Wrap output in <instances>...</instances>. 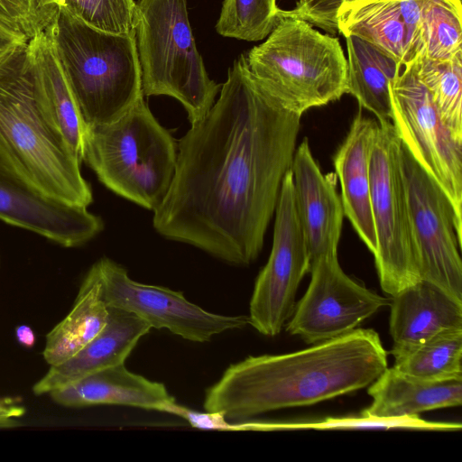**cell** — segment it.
Here are the masks:
<instances>
[{"label": "cell", "instance_id": "obj_11", "mask_svg": "<svg viewBox=\"0 0 462 462\" xmlns=\"http://www.w3.org/2000/svg\"><path fill=\"white\" fill-rule=\"evenodd\" d=\"M93 266L106 306L130 311L152 328L167 329L183 339L205 343L217 335L249 325L248 316L213 313L188 300L180 291L134 281L110 258L103 257Z\"/></svg>", "mask_w": 462, "mask_h": 462}, {"label": "cell", "instance_id": "obj_23", "mask_svg": "<svg viewBox=\"0 0 462 462\" xmlns=\"http://www.w3.org/2000/svg\"><path fill=\"white\" fill-rule=\"evenodd\" d=\"M347 47V93L359 106L371 112L378 123L391 122L390 88L402 63L370 42L346 36Z\"/></svg>", "mask_w": 462, "mask_h": 462}, {"label": "cell", "instance_id": "obj_12", "mask_svg": "<svg viewBox=\"0 0 462 462\" xmlns=\"http://www.w3.org/2000/svg\"><path fill=\"white\" fill-rule=\"evenodd\" d=\"M274 215L271 253L255 280L248 315L249 325L267 337L280 334L291 317L299 285L310 270L290 171L282 181Z\"/></svg>", "mask_w": 462, "mask_h": 462}, {"label": "cell", "instance_id": "obj_8", "mask_svg": "<svg viewBox=\"0 0 462 462\" xmlns=\"http://www.w3.org/2000/svg\"><path fill=\"white\" fill-rule=\"evenodd\" d=\"M401 141L391 122L378 123L371 151V206L381 288L393 296L420 281L400 161Z\"/></svg>", "mask_w": 462, "mask_h": 462}, {"label": "cell", "instance_id": "obj_25", "mask_svg": "<svg viewBox=\"0 0 462 462\" xmlns=\"http://www.w3.org/2000/svg\"><path fill=\"white\" fill-rule=\"evenodd\" d=\"M393 356L394 368L418 379H462V328L440 332Z\"/></svg>", "mask_w": 462, "mask_h": 462}, {"label": "cell", "instance_id": "obj_33", "mask_svg": "<svg viewBox=\"0 0 462 462\" xmlns=\"http://www.w3.org/2000/svg\"><path fill=\"white\" fill-rule=\"evenodd\" d=\"M28 38L0 22V60L28 42Z\"/></svg>", "mask_w": 462, "mask_h": 462}, {"label": "cell", "instance_id": "obj_37", "mask_svg": "<svg viewBox=\"0 0 462 462\" xmlns=\"http://www.w3.org/2000/svg\"><path fill=\"white\" fill-rule=\"evenodd\" d=\"M353 1H356V0H341V4H342L343 2H353Z\"/></svg>", "mask_w": 462, "mask_h": 462}, {"label": "cell", "instance_id": "obj_17", "mask_svg": "<svg viewBox=\"0 0 462 462\" xmlns=\"http://www.w3.org/2000/svg\"><path fill=\"white\" fill-rule=\"evenodd\" d=\"M420 17V0H356L337 11L338 32L356 36L402 64L413 60Z\"/></svg>", "mask_w": 462, "mask_h": 462}, {"label": "cell", "instance_id": "obj_16", "mask_svg": "<svg viewBox=\"0 0 462 462\" xmlns=\"http://www.w3.org/2000/svg\"><path fill=\"white\" fill-rule=\"evenodd\" d=\"M37 107L51 129L82 162L88 128L69 84L48 25L27 42Z\"/></svg>", "mask_w": 462, "mask_h": 462}, {"label": "cell", "instance_id": "obj_28", "mask_svg": "<svg viewBox=\"0 0 462 462\" xmlns=\"http://www.w3.org/2000/svg\"><path fill=\"white\" fill-rule=\"evenodd\" d=\"M279 10L276 0H224L216 30L225 37L261 41L275 26Z\"/></svg>", "mask_w": 462, "mask_h": 462}, {"label": "cell", "instance_id": "obj_10", "mask_svg": "<svg viewBox=\"0 0 462 462\" xmlns=\"http://www.w3.org/2000/svg\"><path fill=\"white\" fill-rule=\"evenodd\" d=\"M392 118L402 144L448 198L462 221V141L442 121L410 63L390 88Z\"/></svg>", "mask_w": 462, "mask_h": 462}, {"label": "cell", "instance_id": "obj_9", "mask_svg": "<svg viewBox=\"0 0 462 462\" xmlns=\"http://www.w3.org/2000/svg\"><path fill=\"white\" fill-rule=\"evenodd\" d=\"M400 161L420 280L462 303V221L445 192L402 143Z\"/></svg>", "mask_w": 462, "mask_h": 462}, {"label": "cell", "instance_id": "obj_31", "mask_svg": "<svg viewBox=\"0 0 462 462\" xmlns=\"http://www.w3.org/2000/svg\"><path fill=\"white\" fill-rule=\"evenodd\" d=\"M55 11L46 7L43 0H0V22L28 40L50 23Z\"/></svg>", "mask_w": 462, "mask_h": 462}, {"label": "cell", "instance_id": "obj_21", "mask_svg": "<svg viewBox=\"0 0 462 462\" xmlns=\"http://www.w3.org/2000/svg\"><path fill=\"white\" fill-rule=\"evenodd\" d=\"M390 306L392 356L445 330L462 328V303L423 280L392 296Z\"/></svg>", "mask_w": 462, "mask_h": 462}, {"label": "cell", "instance_id": "obj_20", "mask_svg": "<svg viewBox=\"0 0 462 462\" xmlns=\"http://www.w3.org/2000/svg\"><path fill=\"white\" fill-rule=\"evenodd\" d=\"M49 394L56 403L72 408L122 405L171 413L177 403L163 383L129 371L125 364L88 375Z\"/></svg>", "mask_w": 462, "mask_h": 462}, {"label": "cell", "instance_id": "obj_13", "mask_svg": "<svg viewBox=\"0 0 462 462\" xmlns=\"http://www.w3.org/2000/svg\"><path fill=\"white\" fill-rule=\"evenodd\" d=\"M310 282L286 323V331L306 344L327 341L356 329L391 300L358 283L342 270L337 255L310 268Z\"/></svg>", "mask_w": 462, "mask_h": 462}, {"label": "cell", "instance_id": "obj_24", "mask_svg": "<svg viewBox=\"0 0 462 462\" xmlns=\"http://www.w3.org/2000/svg\"><path fill=\"white\" fill-rule=\"evenodd\" d=\"M107 317L108 307L92 265L81 282L72 309L46 335L42 351L46 363L50 366L59 365L74 356L102 330Z\"/></svg>", "mask_w": 462, "mask_h": 462}, {"label": "cell", "instance_id": "obj_34", "mask_svg": "<svg viewBox=\"0 0 462 462\" xmlns=\"http://www.w3.org/2000/svg\"><path fill=\"white\" fill-rule=\"evenodd\" d=\"M15 337L18 343L26 348H31L35 344V334L27 325L18 326L15 329Z\"/></svg>", "mask_w": 462, "mask_h": 462}, {"label": "cell", "instance_id": "obj_14", "mask_svg": "<svg viewBox=\"0 0 462 462\" xmlns=\"http://www.w3.org/2000/svg\"><path fill=\"white\" fill-rule=\"evenodd\" d=\"M0 220L64 247L81 245L104 228L101 217L88 208L64 203L39 192L1 158Z\"/></svg>", "mask_w": 462, "mask_h": 462}, {"label": "cell", "instance_id": "obj_7", "mask_svg": "<svg viewBox=\"0 0 462 462\" xmlns=\"http://www.w3.org/2000/svg\"><path fill=\"white\" fill-rule=\"evenodd\" d=\"M134 32L143 96H169L190 125L211 108L221 85L212 80L197 49L187 0H138Z\"/></svg>", "mask_w": 462, "mask_h": 462}, {"label": "cell", "instance_id": "obj_18", "mask_svg": "<svg viewBox=\"0 0 462 462\" xmlns=\"http://www.w3.org/2000/svg\"><path fill=\"white\" fill-rule=\"evenodd\" d=\"M151 329L135 314L108 307L107 320L102 330L74 356L51 365L32 386L33 393H50L97 372L125 364L139 340Z\"/></svg>", "mask_w": 462, "mask_h": 462}, {"label": "cell", "instance_id": "obj_2", "mask_svg": "<svg viewBox=\"0 0 462 462\" xmlns=\"http://www.w3.org/2000/svg\"><path fill=\"white\" fill-rule=\"evenodd\" d=\"M387 367L378 333L356 328L303 350L251 356L229 365L207 389L203 408L226 420H246L361 390Z\"/></svg>", "mask_w": 462, "mask_h": 462}, {"label": "cell", "instance_id": "obj_32", "mask_svg": "<svg viewBox=\"0 0 462 462\" xmlns=\"http://www.w3.org/2000/svg\"><path fill=\"white\" fill-rule=\"evenodd\" d=\"M25 411L20 399L0 396V428L17 427Z\"/></svg>", "mask_w": 462, "mask_h": 462}, {"label": "cell", "instance_id": "obj_1", "mask_svg": "<svg viewBox=\"0 0 462 462\" xmlns=\"http://www.w3.org/2000/svg\"><path fill=\"white\" fill-rule=\"evenodd\" d=\"M301 116L236 59L208 112L177 142L175 173L152 225L229 264L260 254L297 147Z\"/></svg>", "mask_w": 462, "mask_h": 462}, {"label": "cell", "instance_id": "obj_3", "mask_svg": "<svg viewBox=\"0 0 462 462\" xmlns=\"http://www.w3.org/2000/svg\"><path fill=\"white\" fill-rule=\"evenodd\" d=\"M0 158L49 198L86 208L93 201L81 162L37 107L27 43L0 60Z\"/></svg>", "mask_w": 462, "mask_h": 462}, {"label": "cell", "instance_id": "obj_4", "mask_svg": "<svg viewBox=\"0 0 462 462\" xmlns=\"http://www.w3.org/2000/svg\"><path fill=\"white\" fill-rule=\"evenodd\" d=\"M48 27L87 125L111 123L143 98L134 31L95 29L61 6Z\"/></svg>", "mask_w": 462, "mask_h": 462}, {"label": "cell", "instance_id": "obj_22", "mask_svg": "<svg viewBox=\"0 0 462 462\" xmlns=\"http://www.w3.org/2000/svg\"><path fill=\"white\" fill-rule=\"evenodd\" d=\"M371 405L363 416L399 418L424 411L457 407L462 403V379L426 381L386 368L370 385Z\"/></svg>", "mask_w": 462, "mask_h": 462}, {"label": "cell", "instance_id": "obj_5", "mask_svg": "<svg viewBox=\"0 0 462 462\" xmlns=\"http://www.w3.org/2000/svg\"><path fill=\"white\" fill-rule=\"evenodd\" d=\"M82 161L111 191L154 210L175 173L177 142L142 98L118 119L88 125Z\"/></svg>", "mask_w": 462, "mask_h": 462}, {"label": "cell", "instance_id": "obj_26", "mask_svg": "<svg viewBox=\"0 0 462 462\" xmlns=\"http://www.w3.org/2000/svg\"><path fill=\"white\" fill-rule=\"evenodd\" d=\"M410 63L442 121L462 141V52L445 60L415 57Z\"/></svg>", "mask_w": 462, "mask_h": 462}, {"label": "cell", "instance_id": "obj_30", "mask_svg": "<svg viewBox=\"0 0 462 462\" xmlns=\"http://www.w3.org/2000/svg\"><path fill=\"white\" fill-rule=\"evenodd\" d=\"M300 429H412L426 430L454 431L460 430L461 424L454 422L428 421L418 416L399 418H373L361 415L359 418H328L316 422H300Z\"/></svg>", "mask_w": 462, "mask_h": 462}, {"label": "cell", "instance_id": "obj_19", "mask_svg": "<svg viewBox=\"0 0 462 462\" xmlns=\"http://www.w3.org/2000/svg\"><path fill=\"white\" fill-rule=\"evenodd\" d=\"M377 129L378 122L359 110L333 158L345 216L374 255L377 242L371 206L370 159Z\"/></svg>", "mask_w": 462, "mask_h": 462}, {"label": "cell", "instance_id": "obj_29", "mask_svg": "<svg viewBox=\"0 0 462 462\" xmlns=\"http://www.w3.org/2000/svg\"><path fill=\"white\" fill-rule=\"evenodd\" d=\"M58 6L106 32L128 34L134 31V0H59Z\"/></svg>", "mask_w": 462, "mask_h": 462}, {"label": "cell", "instance_id": "obj_36", "mask_svg": "<svg viewBox=\"0 0 462 462\" xmlns=\"http://www.w3.org/2000/svg\"><path fill=\"white\" fill-rule=\"evenodd\" d=\"M308 1L310 0H300L297 4L301 5L307 3Z\"/></svg>", "mask_w": 462, "mask_h": 462}, {"label": "cell", "instance_id": "obj_27", "mask_svg": "<svg viewBox=\"0 0 462 462\" xmlns=\"http://www.w3.org/2000/svg\"><path fill=\"white\" fill-rule=\"evenodd\" d=\"M461 43V0H420L414 58L420 56L430 60H449L462 52Z\"/></svg>", "mask_w": 462, "mask_h": 462}, {"label": "cell", "instance_id": "obj_6", "mask_svg": "<svg viewBox=\"0 0 462 462\" xmlns=\"http://www.w3.org/2000/svg\"><path fill=\"white\" fill-rule=\"evenodd\" d=\"M245 57L250 71L299 116L347 93V60L339 40L281 9L266 40Z\"/></svg>", "mask_w": 462, "mask_h": 462}, {"label": "cell", "instance_id": "obj_15", "mask_svg": "<svg viewBox=\"0 0 462 462\" xmlns=\"http://www.w3.org/2000/svg\"><path fill=\"white\" fill-rule=\"evenodd\" d=\"M290 171L310 268L322 257L337 255L344 208L335 175L321 171L307 138L296 147Z\"/></svg>", "mask_w": 462, "mask_h": 462}, {"label": "cell", "instance_id": "obj_35", "mask_svg": "<svg viewBox=\"0 0 462 462\" xmlns=\"http://www.w3.org/2000/svg\"><path fill=\"white\" fill-rule=\"evenodd\" d=\"M43 2L46 7L52 11H55L58 6L59 0H43Z\"/></svg>", "mask_w": 462, "mask_h": 462}]
</instances>
